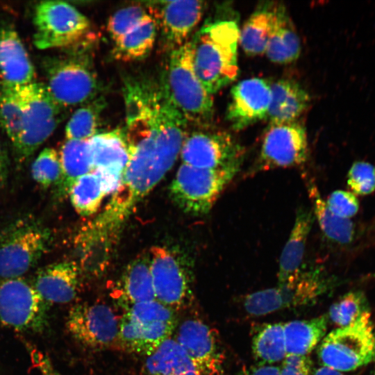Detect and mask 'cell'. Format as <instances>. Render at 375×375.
I'll return each instance as SVG.
<instances>
[{"label":"cell","mask_w":375,"mask_h":375,"mask_svg":"<svg viewBox=\"0 0 375 375\" xmlns=\"http://www.w3.org/2000/svg\"><path fill=\"white\" fill-rule=\"evenodd\" d=\"M239 33L233 19H216L205 24L190 41L194 72L210 94L238 76Z\"/></svg>","instance_id":"obj_1"},{"label":"cell","mask_w":375,"mask_h":375,"mask_svg":"<svg viewBox=\"0 0 375 375\" xmlns=\"http://www.w3.org/2000/svg\"><path fill=\"white\" fill-rule=\"evenodd\" d=\"M161 79L169 99L188 122L203 126L210 124L213 99L194 72L190 41L170 51Z\"/></svg>","instance_id":"obj_2"},{"label":"cell","mask_w":375,"mask_h":375,"mask_svg":"<svg viewBox=\"0 0 375 375\" xmlns=\"http://www.w3.org/2000/svg\"><path fill=\"white\" fill-rule=\"evenodd\" d=\"M177 326L176 312L157 300L136 303L119 319L117 343L128 351L149 356Z\"/></svg>","instance_id":"obj_3"},{"label":"cell","mask_w":375,"mask_h":375,"mask_svg":"<svg viewBox=\"0 0 375 375\" xmlns=\"http://www.w3.org/2000/svg\"><path fill=\"white\" fill-rule=\"evenodd\" d=\"M51 231L38 219H17L0 232V278L22 277L49 250Z\"/></svg>","instance_id":"obj_4"},{"label":"cell","mask_w":375,"mask_h":375,"mask_svg":"<svg viewBox=\"0 0 375 375\" xmlns=\"http://www.w3.org/2000/svg\"><path fill=\"white\" fill-rule=\"evenodd\" d=\"M242 163L238 162L217 169L181 164L169 187L172 200L188 214H207L238 174Z\"/></svg>","instance_id":"obj_5"},{"label":"cell","mask_w":375,"mask_h":375,"mask_svg":"<svg viewBox=\"0 0 375 375\" xmlns=\"http://www.w3.org/2000/svg\"><path fill=\"white\" fill-rule=\"evenodd\" d=\"M333 278L320 267L303 268L288 281L247 295L243 307L251 316H262L316 301L333 285Z\"/></svg>","instance_id":"obj_6"},{"label":"cell","mask_w":375,"mask_h":375,"mask_svg":"<svg viewBox=\"0 0 375 375\" xmlns=\"http://www.w3.org/2000/svg\"><path fill=\"white\" fill-rule=\"evenodd\" d=\"M43 68L45 85L62 108L83 104L99 97L101 84L88 56L47 58Z\"/></svg>","instance_id":"obj_7"},{"label":"cell","mask_w":375,"mask_h":375,"mask_svg":"<svg viewBox=\"0 0 375 375\" xmlns=\"http://www.w3.org/2000/svg\"><path fill=\"white\" fill-rule=\"evenodd\" d=\"M317 353L322 366L341 372L355 370L374 360L375 333L370 312L325 335Z\"/></svg>","instance_id":"obj_8"},{"label":"cell","mask_w":375,"mask_h":375,"mask_svg":"<svg viewBox=\"0 0 375 375\" xmlns=\"http://www.w3.org/2000/svg\"><path fill=\"white\" fill-rule=\"evenodd\" d=\"M19 90L25 115L22 135L13 147L17 162L22 163L54 132L62 108L44 83L33 82L19 86Z\"/></svg>","instance_id":"obj_9"},{"label":"cell","mask_w":375,"mask_h":375,"mask_svg":"<svg viewBox=\"0 0 375 375\" xmlns=\"http://www.w3.org/2000/svg\"><path fill=\"white\" fill-rule=\"evenodd\" d=\"M33 44L39 49L69 47L83 42L90 29L88 18L61 1L39 3L34 12Z\"/></svg>","instance_id":"obj_10"},{"label":"cell","mask_w":375,"mask_h":375,"mask_svg":"<svg viewBox=\"0 0 375 375\" xmlns=\"http://www.w3.org/2000/svg\"><path fill=\"white\" fill-rule=\"evenodd\" d=\"M49 304L33 283L22 277L0 281V322L21 332H41L48 323Z\"/></svg>","instance_id":"obj_11"},{"label":"cell","mask_w":375,"mask_h":375,"mask_svg":"<svg viewBox=\"0 0 375 375\" xmlns=\"http://www.w3.org/2000/svg\"><path fill=\"white\" fill-rule=\"evenodd\" d=\"M149 261L156 300L176 312L188 306L192 297V277L185 261L160 246L151 248Z\"/></svg>","instance_id":"obj_12"},{"label":"cell","mask_w":375,"mask_h":375,"mask_svg":"<svg viewBox=\"0 0 375 375\" xmlns=\"http://www.w3.org/2000/svg\"><path fill=\"white\" fill-rule=\"evenodd\" d=\"M308 156L306 128L298 121L269 123L256 162L259 171L302 165Z\"/></svg>","instance_id":"obj_13"},{"label":"cell","mask_w":375,"mask_h":375,"mask_svg":"<svg viewBox=\"0 0 375 375\" xmlns=\"http://www.w3.org/2000/svg\"><path fill=\"white\" fill-rule=\"evenodd\" d=\"M119 319L103 303H82L73 306L66 326L80 344L92 349H105L117 342Z\"/></svg>","instance_id":"obj_14"},{"label":"cell","mask_w":375,"mask_h":375,"mask_svg":"<svg viewBox=\"0 0 375 375\" xmlns=\"http://www.w3.org/2000/svg\"><path fill=\"white\" fill-rule=\"evenodd\" d=\"M180 155L184 164L217 169L242 162L244 150L228 133L199 131L185 138Z\"/></svg>","instance_id":"obj_15"},{"label":"cell","mask_w":375,"mask_h":375,"mask_svg":"<svg viewBox=\"0 0 375 375\" xmlns=\"http://www.w3.org/2000/svg\"><path fill=\"white\" fill-rule=\"evenodd\" d=\"M145 6L156 23L164 46L170 51L188 42L206 8L202 1H149Z\"/></svg>","instance_id":"obj_16"},{"label":"cell","mask_w":375,"mask_h":375,"mask_svg":"<svg viewBox=\"0 0 375 375\" xmlns=\"http://www.w3.org/2000/svg\"><path fill=\"white\" fill-rule=\"evenodd\" d=\"M174 340L197 365L203 375H222L224 353L217 333L199 318L184 320Z\"/></svg>","instance_id":"obj_17"},{"label":"cell","mask_w":375,"mask_h":375,"mask_svg":"<svg viewBox=\"0 0 375 375\" xmlns=\"http://www.w3.org/2000/svg\"><path fill=\"white\" fill-rule=\"evenodd\" d=\"M270 101L269 82L258 77L244 79L231 89L226 118L233 130L241 131L266 119Z\"/></svg>","instance_id":"obj_18"},{"label":"cell","mask_w":375,"mask_h":375,"mask_svg":"<svg viewBox=\"0 0 375 375\" xmlns=\"http://www.w3.org/2000/svg\"><path fill=\"white\" fill-rule=\"evenodd\" d=\"M81 283V271L76 262L63 261L38 270L33 285L49 305L67 303L76 297Z\"/></svg>","instance_id":"obj_19"},{"label":"cell","mask_w":375,"mask_h":375,"mask_svg":"<svg viewBox=\"0 0 375 375\" xmlns=\"http://www.w3.org/2000/svg\"><path fill=\"white\" fill-rule=\"evenodd\" d=\"M0 77L1 84L22 86L34 82L35 67L17 31L0 25Z\"/></svg>","instance_id":"obj_20"},{"label":"cell","mask_w":375,"mask_h":375,"mask_svg":"<svg viewBox=\"0 0 375 375\" xmlns=\"http://www.w3.org/2000/svg\"><path fill=\"white\" fill-rule=\"evenodd\" d=\"M314 221L312 210L301 207L297 210L292 228L280 256L278 283L292 278L303 268L306 243Z\"/></svg>","instance_id":"obj_21"},{"label":"cell","mask_w":375,"mask_h":375,"mask_svg":"<svg viewBox=\"0 0 375 375\" xmlns=\"http://www.w3.org/2000/svg\"><path fill=\"white\" fill-rule=\"evenodd\" d=\"M271 101L267 116L269 123L297 121L310 105L308 92L296 81L282 78L270 83Z\"/></svg>","instance_id":"obj_22"},{"label":"cell","mask_w":375,"mask_h":375,"mask_svg":"<svg viewBox=\"0 0 375 375\" xmlns=\"http://www.w3.org/2000/svg\"><path fill=\"white\" fill-rule=\"evenodd\" d=\"M88 142L93 170L103 169L123 174L129 159L128 145L124 130L97 133L88 140Z\"/></svg>","instance_id":"obj_23"},{"label":"cell","mask_w":375,"mask_h":375,"mask_svg":"<svg viewBox=\"0 0 375 375\" xmlns=\"http://www.w3.org/2000/svg\"><path fill=\"white\" fill-rule=\"evenodd\" d=\"M301 52L299 38L285 7L276 3L273 28L265 53L273 62L288 64L296 60Z\"/></svg>","instance_id":"obj_24"},{"label":"cell","mask_w":375,"mask_h":375,"mask_svg":"<svg viewBox=\"0 0 375 375\" xmlns=\"http://www.w3.org/2000/svg\"><path fill=\"white\" fill-rule=\"evenodd\" d=\"M117 297L126 309L136 303L155 300L149 256H140L125 269Z\"/></svg>","instance_id":"obj_25"},{"label":"cell","mask_w":375,"mask_h":375,"mask_svg":"<svg viewBox=\"0 0 375 375\" xmlns=\"http://www.w3.org/2000/svg\"><path fill=\"white\" fill-rule=\"evenodd\" d=\"M59 156L62 173L54 188L56 196L62 198L69 194L71 187L78 178L93 170L88 140H66Z\"/></svg>","instance_id":"obj_26"},{"label":"cell","mask_w":375,"mask_h":375,"mask_svg":"<svg viewBox=\"0 0 375 375\" xmlns=\"http://www.w3.org/2000/svg\"><path fill=\"white\" fill-rule=\"evenodd\" d=\"M307 183L308 196L312 204V212L323 234L338 244L346 246L353 244L358 233L353 222L350 219L342 218L333 213L321 197L315 183L311 180Z\"/></svg>","instance_id":"obj_27"},{"label":"cell","mask_w":375,"mask_h":375,"mask_svg":"<svg viewBox=\"0 0 375 375\" xmlns=\"http://www.w3.org/2000/svg\"><path fill=\"white\" fill-rule=\"evenodd\" d=\"M276 6V3H262L240 29L239 43L247 55L265 53L274 25Z\"/></svg>","instance_id":"obj_28"},{"label":"cell","mask_w":375,"mask_h":375,"mask_svg":"<svg viewBox=\"0 0 375 375\" xmlns=\"http://www.w3.org/2000/svg\"><path fill=\"white\" fill-rule=\"evenodd\" d=\"M145 369L148 375H203L197 365L172 338L147 356Z\"/></svg>","instance_id":"obj_29"},{"label":"cell","mask_w":375,"mask_h":375,"mask_svg":"<svg viewBox=\"0 0 375 375\" xmlns=\"http://www.w3.org/2000/svg\"><path fill=\"white\" fill-rule=\"evenodd\" d=\"M327 324L326 315L284 323L287 355L307 356L310 353L325 337Z\"/></svg>","instance_id":"obj_30"},{"label":"cell","mask_w":375,"mask_h":375,"mask_svg":"<svg viewBox=\"0 0 375 375\" xmlns=\"http://www.w3.org/2000/svg\"><path fill=\"white\" fill-rule=\"evenodd\" d=\"M158 28L149 14L137 26L115 42L112 55L116 60L133 61L144 58L152 50Z\"/></svg>","instance_id":"obj_31"},{"label":"cell","mask_w":375,"mask_h":375,"mask_svg":"<svg viewBox=\"0 0 375 375\" xmlns=\"http://www.w3.org/2000/svg\"><path fill=\"white\" fill-rule=\"evenodd\" d=\"M252 352L257 363L273 365L287 356L283 323L263 324L255 328Z\"/></svg>","instance_id":"obj_32"},{"label":"cell","mask_w":375,"mask_h":375,"mask_svg":"<svg viewBox=\"0 0 375 375\" xmlns=\"http://www.w3.org/2000/svg\"><path fill=\"white\" fill-rule=\"evenodd\" d=\"M25 115L19 86L1 84L0 89V125L14 145L20 138Z\"/></svg>","instance_id":"obj_33"},{"label":"cell","mask_w":375,"mask_h":375,"mask_svg":"<svg viewBox=\"0 0 375 375\" xmlns=\"http://www.w3.org/2000/svg\"><path fill=\"white\" fill-rule=\"evenodd\" d=\"M106 100L99 96L83 103L72 115L65 126L66 140H88L97 133Z\"/></svg>","instance_id":"obj_34"},{"label":"cell","mask_w":375,"mask_h":375,"mask_svg":"<svg viewBox=\"0 0 375 375\" xmlns=\"http://www.w3.org/2000/svg\"><path fill=\"white\" fill-rule=\"evenodd\" d=\"M106 194L99 177L93 171L78 178L68 194L73 207L83 216L96 212Z\"/></svg>","instance_id":"obj_35"},{"label":"cell","mask_w":375,"mask_h":375,"mask_svg":"<svg viewBox=\"0 0 375 375\" xmlns=\"http://www.w3.org/2000/svg\"><path fill=\"white\" fill-rule=\"evenodd\" d=\"M368 312L365 294L360 290L351 291L331 306L327 317L340 328L352 324Z\"/></svg>","instance_id":"obj_36"},{"label":"cell","mask_w":375,"mask_h":375,"mask_svg":"<svg viewBox=\"0 0 375 375\" xmlns=\"http://www.w3.org/2000/svg\"><path fill=\"white\" fill-rule=\"evenodd\" d=\"M31 172L33 180L42 188L55 186L62 173L59 153L53 148H44L33 162Z\"/></svg>","instance_id":"obj_37"},{"label":"cell","mask_w":375,"mask_h":375,"mask_svg":"<svg viewBox=\"0 0 375 375\" xmlns=\"http://www.w3.org/2000/svg\"><path fill=\"white\" fill-rule=\"evenodd\" d=\"M149 15L146 6L139 3L123 7L109 18L107 31L115 42L119 40Z\"/></svg>","instance_id":"obj_38"},{"label":"cell","mask_w":375,"mask_h":375,"mask_svg":"<svg viewBox=\"0 0 375 375\" xmlns=\"http://www.w3.org/2000/svg\"><path fill=\"white\" fill-rule=\"evenodd\" d=\"M347 186L355 195H368L375 191V166L369 162L358 160L349 168Z\"/></svg>","instance_id":"obj_39"},{"label":"cell","mask_w":375,"mask_h":375,"mask_svg":"<svg viewBox=\"0 0 375 375\" xmlns=\"http://www.w3.org/2000/svg\"><path fill=\"white\" fill-rule=\"evenodd\" d=\"M325 201L333 213L344 219H350L353 217L359 210V202L357 197L349 191L335 190L328 196Z\"/></svg>","instance_id":"obj_40"},{"label":"cell","mask_w":375,"mask_h":375,"mask_svg":"<svg viewBox=\"0 0 375 375\" xmlns=\"http://www.w3.org/2000/svg\"><path fill=\"white\" fill-rule=\"evenodd\" d=\"M279 371V375H312V361L307 356L287 355Z\"/></svg>","instance_id":"obj_41"},{"label":"cell","mask_w":375,"mask_h":375,"mask_svg":"<svg viewBox=\"0 0 375 375\" xmlns=\"http://www.w3.org/2000/svg\"><path fill=\"white\" fill-rule=\"evenodd\" d=\"M31 362L40 375H63L56 369L50 358L35 347L27 344Z\"/></svg>","instance_id":"obj_42"},{"label":"cell","mask_w":375,"mask_h":375,"mask_svg":"<svg viewBox=\"0 0 375 375\" xmlns=\"http://www.w3.org/2000/svg\"><path fill=\"white\" fill-rule=\"evenodd\" d=\"M355 244L356 251L375 247V221L369 222L358 229Z\"/></svg>","instance_id":"obj_43"},{"label":"cell","mask_w":375,"mask_h":375,"mask_svg":"<svg viewBox=\"0 0 375 375\" xmlns=\"http://www.w3.org/2000/svg\"><path fill=\"white\" fill-rule=\"evenodd\" d=\"M280 368L274 365L258 364L245 369L241 375H279Z\"/></svg>","instance_id":"obj_44"},{"label":"cell","mask_w":375,"mask_h":375,"mask_svg":"<svg viewBox=\"0 0 375 375\" xmlns=\"http://www.w3.org/2000/svg\"><path fill=\"white\" fill-rule=\"evenodd\" d=\"M9 174V159L0 142V188L5 186Z\"/></svg>","instance_id":"obj_45"},{"label":"cell","mask_w":375,"mask_h":375,"mask_svg":"<svg viewBox=\"0 0 375 375\" xmlns=\"http://www.w3.org/2000/svg\"><path fill=\"white\" fill-rule=\"evenodd\" d=\"M312 375H344L341 372L322 366L312 372Z\"/></svg>","instance_id":"obj_46"},{"label":"cell","mask_w":375,"mask_h":375,"mask_svg":"<svg viewBox=\"0 0 375 375\" xmlns=\"http://www.w3.org/2000/svg\"><path fill=\"white\" fill-rule=\"evenodd\" d=\"M370 375H375V369L373 370Z\"/></svg>","instance_id":"obj_47"}]
</instances>
